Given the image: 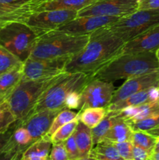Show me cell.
Wrapping results in <instances>:
<instances>
[{
  "mask_svg": "<svg viewBox=\"0 0 159 160\" xmlns=\"http://www.w3.org/2000/svg\"><path fill=\"white\" fill-rule=\"evenodd\" d=\"M29 15L17 12H6L0 10V27L12 21H22L23 22Z\"/></svg>",
  "mask_w": 159,
  "mask_h": 160,
  "instance_id": "cell-36",
  "label": "cell"
},
{
  "mask_svg": "<svg viewBox=\"0 0 159 160\" xmlns=\"http://www.w3.org/2000/svg\"><path fill=\"white\" fill-rule=\"evenodd\" d=\"M48 157L50 160H69L63 142L52 144L51 153Z\"/></svg>",
  "mask_w": 159,
  "mask_h": 160,
  "instance_id": "cell-37",
  "label": "cell"
},
{
  "mask_svg": "<svg viewBox=\"0 0 159 160\" xmlns=\"http://www.w3.org/2000/svg\"><path fill=\"white\" fill-rule=\"evenodd\" d=\"M158 102H159V99H158Z\"/></svg>",
  "mask_w": 159,
  "mask_h": 160,
  "instance_id": "cell-51",
  "label": "cell"
},
{
  "mask_svg": "<svg viewBox=\"0 0 159 160\" xmlns=\"http://www.w3.org/2000/svg\"><path fill=\"white\" fill-rule=\"evenodd\" d=\"M125 42L102 28L89 34V41L80 52L72 56L65 67L67 73H83L90 77L121 54Z\"/></svg>",
  "mask_w": 159,
  "mask_h": 160,
  "instance_id": "cell-1",
  "label": "cell"
},
{
  "mask_svg": "<svg viewBox=\"0 0 159 160\" xmlns=\"http://www.w3.org/2000/svg\"><path fill=\"white\" fill-rule=\"evenodd\" d=\"M119 19V17L108 16L76 17L57 30L75 35H87L94 32L97 30L113 24Z\"/></svg>",
  "mask_w": 159,
  "mask_h": 160,
  "instance_id": "cell-12",
  "label": "cell"
},
{
  "mask_svg": "<svg viewBox=\"0 0 159 160\" xmlns=\"http://www.w3.org/2000/svg\"><path fill=\"white\" fill-rule=\"evenodd\" d=\"M159 70L155 52L121 53L95 72L91 79L112 82L128 79Z\"/></svg>",
  "mask_w": 159,
  "mask_h": 160,
  "instance_id": "cell-2",
  "label": "cell"
},
{
  "mask_svg": "<svg viewBox=\"0 0 159 160\" xmlns=\"http://www.w3.org/2000/svg\"><path fill=\"white\" fill-rule=\"evenodd\" d=\"M15 127H16V123H14L12 125V127H11L7 131L0 134V154L2 152L5 147H6V144H7V142H9V138H10L11 135H12L14 129H15Z\"/></svg>",
  "mask_w": 159,
  "mask_h": 160,
  "instance_id": "cell-42",
  "label": "cell"
},
{
  "mask_svg": "<svg viewBox=\"0 0 159 160\" xmlns=\"http://www.w3.org/2000/svg\"><path fill=\"white\" fill-rule=\"evenodd\" d=\"M73 134L79 149L80 159L89 157L90 151L94 148L91 129L79 121Z\"/></svg>",
  "mask_w": 159,
  "mask_h": 160,
  "instance_id": "cell-18",
  "label": "cell"
},
{
  "mask_svg": "<svg viewBox=\"0 0 159 160\" xmlns=\"http://www.w3.org/2000/svg\"><path fill=\"white\" fill-rule=\"evenodd\" d=\"M151 152L138 146L132 148V160H151Z\"/></svg>",
  "mask_w": 159,
  "mask_h": 160,
  "instance_id": "cell-39",
  "label": "cell"
},
{
  "mask_svg": "<svg viewBox=\"0 0 159 160\" xmlns=\"http://www.w3.org/2000/svg\"><path fill=\"white\" fill-rule=\"evenodd\" d=\"M34 140L27 131L16 122V127L4 149H14L23 154L34 143Z\"/></svg>",
  "mask_w": 159,
  "mask_h": 160,
  "instance_id": "cell-17",
  "label": "cell"
},
{
  "mask_svg": "<svg viewBox=\"0 0 159 160\" xmlns=\"http://www.w3.org/2000/svg\"><path fill=\"white\" fill-rule=\"evenodd\" d=\"M95 1L97 0H45L37 5L34 12L55 9L80 11Z\"/></svg>",
  "mask_w": 159,
  "mask_h": 160,
  "instance_id": "cell-16",
  "label": "cell"
},
{
  "mask_svg": "<svg viewBox=\"0 0 159 160\" xmlns=\"http://www.w3.org/2000/svg\"><path fill=\"white\" fill-rule=\"evenodd\" d=\"M21 65H23V62L0 45V75Z\"/></svg>",
  "mask_w": 159,
  "mask_h": 160,
  "instance_id": "cell-30",
  "label": "cell"
},
{
  "mask_svg": "<svg viewBox=\"0 0 159 160\" xmlns=\"http://www.w3.org/2000/svg\"><path fill=\"white\" fill-rule=\"evenodd\" d=\"M150 89L151 88L141 91V92L130 95L126 99L109 105L107 107V110L118 111L122 110L125 108L130 107V106H137L150 102H151V97H150Z\"/></svg>",
  "mask_w": 159,
  "mask_h": 160,
  "instance_id": "cell-24",
  "label": "cell"
},
{
  "mask_svg": "<svg viewBox=\"0 0 159 160\" xmlns=\"http://www.w3.org/2000/svg\"><path fill=\"white\" fill-rule=\"evenodd\" d=\"M63 143L65 150H66L69 160H77L80 159V155L79 149H78L77 145L76 143L74 134H72Z\"/></svg>",
  "mask_w": 159,
  "mask_h": 160,
  "instance_id": "cell-34",
  "label": "cell"
},
{
  "mask_svg": "<svg viewBox=\"0 0 159 160\" xmlns=\"http://www.w3.org/2000/svg\"><path fill=\"white\" fill-rule=\"evenodd\" d=\"M115 92L113 83L91 79L81 91L78 110L87 108H107Z\"/></svg>",
  "mask_w": 159,
  "mask_h": 160,
  "instance_id": "cell-9",
  "label": "cell"
},
{
  "mask_svg": "<svg viewBox=\"0 0 159 160\" xmlns=\"http://www.w3.org/2000/svg\"><path fill=\"white\" fill-rule=\"evenodd\" d=\"M132 132L133 131L131 129L127 122L123 119L120 118L108 131L104 140L108 141L113 143L127 142V141L131 142Z\"/></svg>",
  "mask_w": 159,
  "mask_h": 160,
  "instance_id": "cell-21",
  "label": "cell"
},
{
  "mask_svg": "<svg viewBox=\"0 0 159 160\" xmlns=\"http://www.w3.org/2000/svg\"><path fill=\"white\" fill-rule=\"evenodd\" d=\"M138 10V0H97L78 11L77 17L108 16L122 18Z\"/></svg>",
  "mask_w": 159,
  "mask_h": 160,
  "instance_id": "cell-11",
  "label": "cell"
},
{
  "mask_svg": "<svg viewBox=\"0 0 159 160\" xmlns=\"http://www.w3.org/2000/svg\"><path fill=\"white\" fill-rule=\"evenodd\" d=\"M23 154L14 149H4L0 154V160H21Z\"/></svg>",
  "mask_w": 159,
  "mask_h": 160,
  "instance_id": "cell-40",
  "label": "cell"
},
{
  "mask_svg": "<svg viewBox=\"0 0 159 160\" xmlns=\"http://www.w3.org/2000/svg\"><path fill=\"white\" fill-rule=\"evenodd\" d=\"M159 152V138H157V142H156L152 152Z\"/></svg>",
  "mask_w": 159,
  "mask_h": 160,
  "instance_id": "cell-45",
  "label": "cell"
},
{
  "mask_svg": "<svg viewBox=\"0 0 159 160\" xmlns=\"http://www.w3.org/2000/svg\"><path fill=\"white\" fill-rule=\"evenodd\" d=\"M71 57L37 59L28 58L23 63V78L26 80H46L65 73V67Z\"/></svg>",
  "mask_w": 159,
  "mask_h": 160,
  "instance_id": "cell-10",
  "label": "cell"
},
{
  "mask_svg": "<svg viewBox=\"0 0 159 160\" xmlns=\"http://www.w3.org/2000/svg\"><path fill=\"white\" fill-rule=\"evenodd\" d=\"M59 76L37 81L22 78L17 87L6 98L17 122H22L31 115L44 92Z\"/></svg>",
  "mask_w": 159,
  "mask_h": 160,
  "instance_id": "cell-5",
  "label": "cell"
},
{
  "mask_svg": "<svg viewBox=\"0 0 159 160\" xmlns=\"http://www.w3.org/2000/svg\"><path fill=\"white\" fill-rule=\"evenodd\" d=\"M155 53H156V56H157V59H158V61H159V48H157V49L156 50Z\"/></svg>",
  "mask_w": 159,
  "mask_h": 160,
  "instance_id": "cell-48",
  "label": "cell"
},
{
  "mask_svg": "<svg viewBox=\"0 0 159 160\" xmlns=\"http://www.w3.org/2000/svg\"><path fill=\"white\" fill-rule=\"evenodd\" d=\"M112 144L117 151L118 152L120 156L126 160H132V148L133 145L130 141L123 142H115Z\"/></svg>",
  "mask_w": 159,
  "mask_h": 160,
  "instance_id": "cell-35",
  "label": "cell"
},
{
  "mask_svg": "<svg viewBox=\"0 0 159 160\" xmlns=\"http://www.w3.org/2000/svg\"><path fill=\"white\" fill-rule=\"evenodd\" d=\"M77 116L78 112H73V111H72V109H68V108H63L54 119L52 124H51L47 135L51 138L52 134L59 128L65 125V123H70V121L75 120V119H77Z\"/></svg>",
  "mask_w": 159,
  "mask_h": 160,
  "instance_id": "cell-29",
  "label": "cell"
},
{
  "mask_svg": "<svg viewBox=\"0 0 159 160\" xmlns=\"http://www.w3.org/2000/svg\"><path fill=\"white\" fill-rule=\"evenodd\" d=\"M151 160H159V152H152L151 154Z\"/></svg>",
  "mask_w": 159,
  "mask_h": 160,
  "instance_id": "cell-44",
  "label": "cell"
},
{
  "mask_svg": "<svg viewBox=\"0 0 159 160\" xmlns=\"http://www.w3.org/2000/svg\"><path fill=\"white\" fill-rule=\"evenodd\" d=\"M45 0H0V10L30 15Z\"/></svg>",
  "mask_w": 159,
  "mask_h": 160,
  "instance_id": "cell-20",
  "label": "cell"
},
{
  "mask_svg": "<svg viewBox=\"0 0 159 160\" xmlns=\"http://www.w3.org/2000/svg\"><path fill=\"white\" fill-rule=\"evenodd\" d=\"M78 122H79L78 118L75 119V120L70 121V123H65V125L59 128L51 137L52 144L61 143V142H64L65 140H67L74 133Z\"/></svg>",
  "mask_w": 159,
  "mask_h": 160,
  "instance_id": "cell-32",
  "label": "cell"
},
{
  "mask_svg": "<svg viewBox=\"0 0 159 160\" xmlns=\"http://www.w3.org/2000/svg\"><path fill=\"white\" fill-rule=\"evenodd\" d=\"M80 95V92H73L70 94L65 101V108L70 109H76L79 108Z\"/></svg>",
  "mask_w": 159,
  "mask_h": 160,
  "instance_id": "cell-38",
  "label": "cell"
},
{
  "mask_svg": "<svg viewBox=\"0 0 159 160\" xmlns=\"http://www.w3.org/2000/svg\"><path fill=\"white\" fill-rule=\"evenodd\" d=\"M78 11L55 9L34 12L30 14L24 23L31 27L39 36L55 31L77 17Z\"/></svg>",
  "mask_w": 159,
  "mask_h": 160,
  "instance_id": "cell-8",
  "label": "cell"
},
{
  "mask_svg": "<svg viewBox=\"0 0 159 160\" xmlns=\"http://www.w3.org/2000/svg\"><path fill=\"white\" fill-rule=\"evenodd\" d=\"M23 78V65L0 75V97L6 98L10 95Z\"/></svg>",
  "mask_w": 159,
  "mask_h": 160,
  "instance_id": "cell-19",
  "label": "cell"
},
{
  "mask_svg": "<svg viewBox=\"0 0 159 160\" xmlns=\"http://www.w3.org/2000/svg\"><path fill=\"white\" fill-rule=\"evenodd\" d=\"M159 86V70L146 74L128 78L126 81L115 91L111 104L124 100L133 94L141 91Z\"/></svg>",
  "mask_w": 159,
  "mask_h": 160,
  "instance_id": "cell-13",
  "label": "cell"
},
{
  "mask_svg": "<svg viewBox=\"0 0 159 160\" xmlns=\"http://www.w3.org/2000/svg\"><path fill=\"white\" fill-rule=\"evenodd\" d=\"M2 99V98H1V97H0V101H1Z\"/></svg>",
  "mask_w": 159,
  "mask_h": 160,
  "instance_id": "cell-50",
  "label": "cell"
},
{
  "mask_svg": "<svg viewBox=\"0 0 159 160\" xmlns=\"http://www.w3.org/2000/svg\"><path fill=\"white\" fill-rule=\"evenodd\" d=\"M89 157L96 160H126L120 156L112 142L104 140L92 148Z\"/></svg>",
  "mask_w": 159,
  "mask_h": 160,
  "instance_id": "cell-23",
  "label": "cell"
},
{
  "mask_svg": "<svg viewBox=\"0 0 159 160\" xmlns=\"http://www.w3.org/2000/svg\"><path fill=\"white\" fill-rule=\"evenodd\" d=\"M17 120L6 98L0 101V134L7 131Z\"/></svg>",
  "mask_w": 159,
  "mask_h": 160,
  "instance_id": "cell-28",
  "label": "cell"
},
{
  "mask_svg": "<svg viewBox=\"0 0 159 160\" xmlns=\"http://www.w3.org/2000/svg\"><path fill=\"white\" fill-rule=\"evenodd\" d=\"M126 121L129 125L132 131L147 132L150 130H152L153 128L159 125V113L154 114L138 121H130V120H126Z\"/></svg>",
  "mask_w": 159,
  "mask_h": 160,
  "instance_id": "cell-31",
  "label": "cell"
},
{
  "mask_svg": "<svg viewBox=\"0 0 159 160\" xmlns=\"http://www.w3.org/2000/svg\"><path fill=\"white\" fill-rule=\"evenodd\" d=\"M157 138L151 135L149 133L144 131H133L132 132L131 142L134 146H138L140 148L147 150L149 152L152 153L154 148Z\"/></svg>",
  "mask_w": 159,
  "mask_h": 160,
  "instance_id": "cell-27",
  "label": "cell"
},
{
  "mask_svg": "<svg viewBox=\"0 0 159 160\" xmlns=\"http://www.w3.org/2000/svg\"><path fill=\"white\" fill-rule=\"evenodd\" d=\"M51 146H52V142L51 138L48 137V135H45V137L34 142L23 152L22 159H29L32 157H41L46 159L48 157Z\"/></svg>",
  "mask_w": 159,
  "mask_h": 160,
  "instance_id": "cell-25",
  "label": "cell"
},
{
  "mask_svg": "<svg viewBox=\"0 0 159 160\" xmlns=\"http://www.w3.org/2000/svg\"><path fill=\"white\" fill-rule=\"evenodd\" d=\"M88 41L89 34L75 35L55 30L39 36L29 58L46 59L72 57L80 52Z\"/></svg>",
  "mask_w": 159,
  "mask_h": 160,
  "instance_id": "cell-3",
  "label": "cell"
},
{
  "mask_svg": "<svg viewBox=\"0 0 159 160\" xmlns=\"http://www.w3.org/2000/svg\"><path fill=\"white\" fill-rule=\"evenodd\" d=\"M39 35L22 21H12L0 27V45L23 62L31 56Z\"/></svg>",
  "mask_w": 159,
  "mask_h": 160,
  "instance_id": "cell-6",
  "label": "cell"
},
{
  "mask_svg": "<svg viewBox=\"0 0 159 160\" xmlns=\"http://www.w3.org/2000/svg\"><path fill=\"white\" fill-rule=\"evenodd\" d=\"M147 133H149L151 135L154 136L157 138H159V125H157L156 128H153L152 130H150L149 131H147Z\"/></svg>",
  "mask_w": 159,
  "mask_h": 160,
  "instance_id": "cell-43",
  "label": "cell"
},
{
  "mask_svg": "<svg viewBox=\"0 0 159 160\" xmlns=\"http://www.w3.org/2000/svg\"><path fill=\"white\" fill-rule=\"evenodd\" d=\"M61 110L44 109L34 112L22 122H17L29 132L35 142L48 134L53 120Z\"/></svg>",
  "mask_w": 159,
  "mask_h": 160,
  "instance_id": "cell-14",
  "label": "cell"
},
{
  "mask_svg": "<svg viewBox=\"0 0 159 160\" xmlns=\"http://www.w3.org/2000/svg\"><path fill=\"white\" fill-rule=\"evenodd\" d=\"M157 25H159V11L142 9L122 17L107 28L126 43Z\"/></svg>",
  "mask_w": 159,
  "mask_h": 160,
  "instance_id": "cell-7",
  "label": "cell"
},
{
  "mask_svg": "<svg viewBox=\"0 0 159 160\" xmlns=\"http://www.w3.org/2000/svg\"><path fill=\"white\" fill-rule=\"evenodd\" d=\"M45 160H50V159H49V157H48V158H47V159H45Z\"/></svg>",
  "mask_w": 159,
  "mask_h": 160,
  "instance_id": "cell-49",
  "label": "cell"
},
{
  "mask_svg": "<svg viewBox=\"0 0 159 160\" xmlns=\"http://www.w3.org/2000/svg\"><path fill=\"white\" fill-rule=\"evenodd\" d=\"M157 48H159V25L126 42L122 49V53L156 52Z\"/></svg>",
  "mask_w": 159,
  "mask_h": 160,
  "instance_id": "cell-15",
  "label": "cell"
},
{
  "mask_svg": "<svg viewBox=\"0 0 159 160\" xmlns=\"http://www.w3.org/2000/svg\"><path fill=\"white\" fill-rule=\"evenodd\" d=\"M46 159H45V158H41V157H32V158H29V159H22L21 160H45Z\"/></svg>",
  "mask_w": 159,
  "mask_h": 160,
  "instance_id": "cell-46",
  "label": "cell"
},
{
  "mask_svg": "<svg viewBox=\"0 0 159 160\" xmlns=\"http://www.w3.org/2000/svg\"><path fill=\"white\" fill-rule=\"evenodd\" d=\"M77 160H96L95 159L92 157H87V158H81V159H79Z\"/></svg>",
  "mask_w": 159,
  "mask_h": 160,
  "instance_id": "cell-47",
  "label": "cell"
},
{
  "mask_svg": "<svg viewBox=\"0 0 159 160\" xmlns=\"http://www.w3.org/2000/svg\"><path fill=\"white\" fill-rule=\"evenodd\" d=\"M158 9L159 0H138V10Z\"/></svg>",
  "mask_w": 159,
  "mask_h": 160,
  "instance_id": "cell-41",
  "label": "cell"
},
{
  "mask_svg": "<svg viewBox=\"0 0 159 160\" xmlns=\"http://www.w3.org/2000/svg\"><path fill=\"white\" fill-rule=\"evenodd\" d=\"M107 114V108H87L78 112V120L88 127L95 128Z\"/></svg>",
  "mask_w": 159,
  "mask_h": 160,
  "instance_id": "cell-26",
  "label": "cell"
},
{
  "mask_svg": "<svg viewBox=\"0 0 159 160\" xmlns=\"http://www.w3.org/2000/svg\"><path fill=\"white\" fill-rule=\"evenodd\" d=\"M118 119L120 118L116 115V112L115 111L107 110V114L104 118L95 128L91 129L94 146L104 140L108 131L118 121Z\"/></svg>",
  "mask_w": 159,
  "mask_h": 160,
  "instance_id": "cell-22",
  "label": "cell"
},
{
  "mask_svg": "<svg viewBox=\"0 0 159 160\" xmlns=\"http://www.w3.org/2000/svg\"><path fill=\"white\" fill-rule=\"evenodd\" d=\"M136 115L132 118L129 119L130 121H138L143 119L149 117L154 114L159 113L158 102H150L140 106H136Z\"/></svg>",
  "mask_w": 159,
  "mask_h": 160,
  "instance_id": "cell-33",
  "label": "cell"
},
{
  "mask_svg": "<svg viewBox=\"0 0 159 160\" xmlns=\"http://www.w3.org/2000/svg\"><path fill=\"white\" fill-rule=\"evenodd\" d=\"M90 80L91 77L86 73H62L45 90L32 113L44 109L61 110L65 108L67 97L73 92H81Z\"/></svg>",
  "mask_w": 159,
  "mask_h": 160,
  "instance_id": "cell-4",
  "label": "cell"
}]
</instances>
